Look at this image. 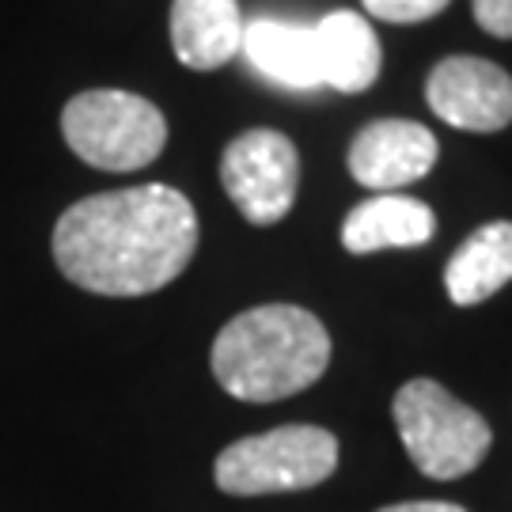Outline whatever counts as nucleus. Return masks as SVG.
I'll return each instance as SVG.
<instances>
[{"mask_svg":"<svg viewBox=\"0 0 512 512\" xmlns=\"http://www.w3.org/2000/svg\"><path fill=\"white\" fill-rule=\"evenodd\" d=\"M198 251V213L175 186L148 183L69 205L54 228L57 270L99 296H148Z\"/></svg>","mask_w":512,"mask_h":512,"instance_id":"nucleus-1","label":"nucleus"},{"mask_svg":"<svg viewBox=\"0 0 512 512\" xmlns=\"http://www.w3.org/2000/svg\"><path fill=\"white\" fill-rule=\"evenodd\" d=\"M330 365V334L296 304H262L236 315L213 342V376L243 403H277L311 387Z\"/></svg>","mask_w":512,"mask_h":512,"instance_id":"nucleus-2","label":"nucleus"},{"mask_svg":"<svg viewBox=\"0 0 512 512\" xmlns=\"http://www.w3.org/2000/svg\"><path fill=\"white\" fill-rule=\"evenodd\" d=\"M391 410H395L406 456L414 459L421 475L437 482L471 475L494 444L486 418L467 403H459L437 380L403 384Z\"/></svg>","mask_w":512,"mask_h":512,"instance_id":"nucleus-3","label":"nucleus"},{"mask_svg":"<svg viewBox=\"0 0 512 512\" xmlns=\"http://www.w3.org/2000/svg\"><path fill=\"white\" fill-rule=\"evenodd\" d=\"M338 471V437L323 425H281L243 437L217 456L213 478L224 494L262 497L296 494Z\"/></svg>","mask_w":512,"mask_h":512,"instance_id":"nucleus-4","label":"nucleus"},{"mask_svg":"<svg viewBox=\"0 0 512 512\" xmlns=\"http://www.w3.org/2000/svg\"><path fill=\"white\" fill-rule=\"evenodd\" d=\"M61 133L76 156L99 171H141L167 145L160 107L122 88H95L69 99Z\"/></svg>","mask_w":512,"mask_h":512,"instance_id":"nucleus-5","label":"nucleus"},{"mask_svg":"<svg viewBox=\"0 0 512 512\" xmlns=\"http://www.w3.org/2000/svg\"><path fill=\"white\" fill-rule=\"evenodd\" d=\"M220 183L251 224H277L296 202L300 156L277 129H247L224 148Z\"/></svg>","mask_w":512,"mask_h":512,"instance_id":"nucleus-6","label":"nucleus"},{"mask_svg":"<svg viewBox=\"0 0 512 512\" xmlns=\"http://www.w3.org/2000/svg\"><path fill=\"white\" fill-rule=\"evenodd\" d=\"M425 99L437 118L467 133H497L512 122V76L486 57H444Z\"/></svg>","mask_w":512,"mask_h":512,"instance_id":"nucleus-7","label":"nucleus"},{"mask_svg":"<svg viewBox=\"0 0 512 512\" xmlns=\"http://www.w3.org/2000/svg\"><path fill=\"white\" fill-rule=\"evenodd\" d=\"M437 164V137L421 122L380 118L368 122L349 145V175L368 190L391 194L425 179Z\"/></svg>","mask_w":512,"mask_h":512,"instance_id":"nucleus-8","label":"nucleus"},{"mask_svg":"<svg viewBox=\"0 0 512 512\" xmlns=\"http://www.w3.org/2000/svg\"><path fill=\"white\" fill-rule=\"evenodd\" d=\"M239 0H175L171 4V46L186 69H220L243 50Z\"/></svg>","mask_w":512,"mask_h":512,"instance_id":"nucleus-9","label":"nucleus"},{"mask_svg":"<svg viewBox=\"0 0 512 512\" xmlns=\"http://www.w3.org/2000/svg\"><path fill=\"white\" fill-rule=\"evenodd\" d=\"M243 54L262 76H270L285 88H319L323 69H319V46H315V27L289 23V19L258 16L243 27Z\"/></svg>","mask_w":512,"mask_h":512,"instance_id":"nucleus-10","label":"nucleus"},{"mask_svg":"<svg viewBox=\"0 0 512 512\" xmlns=\"http://www.w3.org/2000/svg\"><path fill=\"white\" fill-rule=\"evenodd\" d=\"M433 232H437V217L425 202L403 198V194H380L349 209L342 224V247L349 255H372L387 247H421L433 239Z\"/></svg>","mask_w":512,"mask_h":512,"instance_id":"nucleus-11","label":"nucleus"},{"mask_svg":"<svg viewBox=\"0 0 512 512\" xmlns=\"http://www.w3.org/2000/svg\"><path fill=\"white\" fill-rule=\"evenodd\" d=\"M315 46H319V69L323 84L338 92H365L380 76V38L357 12H330L315 23Z\"/></svg>","mask_w":512,"mask_h":512,"instance_id":"nucleus-12","label":"nucleus"},{"mask_svg":"<svg viewBox=\"0 0 512 512\" xmlns=\"http://www.w3.org/2000/svg\"><path fill=\"white\" fill-rule=\"evenodd\" d=\"M512 281V220H494L463 239L444 266V289L459 308H475Z\"/></svg>","mask_w":512,"mask_h":512,"instance_id":"nucleus-13","label":"nucleus"},{"mask_svg":"<svg viewBox=\"0 0 512 512\" xmlns=\"http://www.w3.org/2000/svg\"><path fill=\"white\" fill-rule=\"evenodd\" d=\"M368 16L384 19V23H421L444 12L452 0H361Z\"/></svg>","mask_w":512,"mask_h":512,"instance_id":"nucleus-14","label":"nucleus"},{"mask_svg":"<svg viewBox=\"0 0 512 512\" xmlns=\"http://www.w3.org/2000/svg\"><path fill=\"white\" fill-rule=\"evenodd\" d=\"M475 4V19L486 35L512 38V0H471Z\"/></svg>","mask_w":512,"mask_h":512,"instance_id":"nucleus-15","label":"nucleus"},{"mask_svg":"<svg viewBox=\"0 0 512 512\" xmlns=\"http://www.w3.org/2000/svg\"><path fill=\"white\" fill-rule=\"evenodd\" d=\"M376 512H467L463 505H452V501H399V505H387V509Z\"/></svg>","mask_w":512,"mask_h":512,"instance_id":"nucleus-16","label":"nucleus"}]
</instances>
